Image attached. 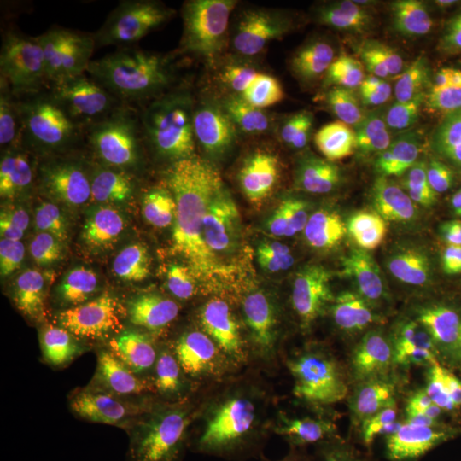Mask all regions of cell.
I'll return each mask as SVG.
<instances>
[{
    "label": "cell",
    "instance_id": "5bb4252c",
    "mask_svg": "<svg viewBox=\"0 0 461 461\" xmlns=\"http://www.w3.org/2000/svg\"><path fill=\"white\" fill-rule=\"evenodd\" d=\"M268 383V359L257 344L222 335L194 339L182 357V402L200 407L247 405Z\"/></svg>",
    "mask_w": 461,
    "mask_h": 461
},
{
    "label": "cell",
    "instance_id": "4fadbf2b",
    "mask_svg": "<svg viewBox=\"0 0 461 461\" xmlns=\"http://www.w3.org/2000/svg\"><path fill=\"white\" fill-rule=\"evenodd\" d=\"M68 337L55 301H7L0 323V392L26 400L51 390L66 371Z\"/></svg>",
    "mask_w": 461,
    "mask_h": 461
},
{
    "label": "cell",
    "instance_id": "277c9868",
    "mask_svg": "<svg viewBox=\"0 0 461 461\" xmlns=\"http://www.w3.org/2000/svg\"><path fill=\"white\" fill-rule=\"evenodd\" d=\"M333 363L354 409L346 461H407L417 417L449 376L432 335L388 310L346 325Z\"/></svg>",
    "mask_w": 461,
    "mask_h": 461
},
{
    "label": "cell",
    "instance_id": "d6986e66",
    "mask_svg": "<svg viewBox=\"0 0 461 461\" xmlns=\"http://www.w3.org/2000/svg\"><path fill=\"white\" fill-rule=\"evenodd\" d=\"M68 446L79 461H135L131 432L110 407L87 403L70 419Z\"/></svg>",
    "mask_w": 461,
    "mask_h": 461
},
{
    "label": "cell",
    "instance_id": "8fae6325",
    "mask_svg": "<svg viewBox=\"0 0 461 461\" xmlns=\"http://www.w3.org/2000/svg\"><path fill=\"white\" fill-rule=\"evenodd\" d=\"M77 350L86 386L110 402L156 413L182 400V357L156 321L95 314Z\"/></svg>",
    "mask_w": 461,
    "mask_h": 461
},
{
    "label": "cell",
    "instance_id": "52a82bcc",
    "mask_svg": "<svg viewBox=\"0 0 461 461\" xmlns=\"http://www.w3.org/2000/svg\"><path fill=\"white\" fill-rule=\"evenodd\" d=\"M364 103L426 122L451 87L461 0H383L364 17Z\"/></svg>",
    "mask_w": 461,
    "mask_h": 461
},
{
    "label": "cell",
    "instance_id": "5b68a950",
    "mask_svg": "<svg viewBox=\"0 0 461 461\" xmlns=\"http://www.w3.org/2000/svg\"><path fill=\"white\" fill-rule=\"evenodd\" d=\"M175 280L198 320L214 335L257 342L282 321L284 258L279 234L260 211L171 258Z\"/></svg>",
    "mask_w": 461,
    "mask_h": 461
},
{
    "label": "cell",
    "instance_id": "3957f363",
    "mask_svg": "<svg viewBox=\"0 0 461 461\" xmlns=\"http://www.w3.org/2000/svg\"><path fill=\"white\" fill-rule=\"evenodd\" d=\"M36 197V195H34ZM45 241V296L86 313L135 303L171 260L148 243L93 180L36 197Z\"/></svg>",
    "mask_w": 461,
    "mask_h": 461
},
{
    "label": "cell",
    "instance_id": "e0dca14e",
    "mask_svg": "<svg viewBox=\"0 0 461 461\" xmlns=\"http://www.w3.org/2000/svg\"><path fill=\"white\" fill-rule=\"evenodd\" d=\"M407 461H461V390L451 376L419 413L407 443Z\"/></svg>",
    "mask_w": 461,
    "mask_h": 461
},
{
    "label": "cell",
    "instance_id": "6da1fadb",
    "mask_svg": "<svg viewBox=\"0 0 461 461\" xmlns=\"http://www.w3.org/2000/svg\"><path fill=\"white\" fill-rule=\"evenodd\" d=\"M173 144L251 211L313 197L346 161L337 116L265 93L183 120Z\"/></svg>",
    "mask_w": 461,
    "mask_h": 461
},
{
    "label": "cell",
    "instance_id": "44dd1931",
    "mask_svg": "<svg viewBox=\"0 0 461 461\" xmlns=\"http://www.w3.org/2000/svg\"><path fill=\"white\" fill-rule=\"evenodd\" d=\"M443 211L461 236V188L446 200Z\"/></svg>",
    "mask_w": 461,
    "mask_h": 461
},
{
    "label": "cell",
    "instance_id": "7a4b0ae2",
    "mask_svg": "<svg viewBox=\"0 0 461 461\" xmlns=\"http://www.w3.org/2000/svg\"><path fill=\"white\" fill-rule=\"evenodd\" d=\"M388 217L378 183L356 178L304 200L284 222V268L314 310L346 325L390 310Z\"/></svg>",
    "mask_w": 461,
    "mask_h": 461
},
{
    "label": "cell",
    "instance_id": "ffe728a7",
    "mask_svg": "<svg viewBox=\"0 0 461 461\" xmlns=\"http://www.w3.org/2000/svg\"><path fill=\"white\" fill-rule=\"evenodd\" d=\"M0 436L14 439L17 445L45 461H53L59 449V430L43 413H11L2 422Z\"/></svg>",
    "mask_w": 461,
    "mask_h": 461
},
{
    "label": "cell",
    "instance_id": "2e32d148",
    "mask_svg": "<svg viewBox=\"0 0 461 461\" xmlns=\"http://www.w3.org/2000/svg\"><path fill=\"white\" fill-rule=\"evenodd\" d=\"M354 409L342 383L301 379L285 395V429L293 443L314 456L342 451L350 439Z\"/></svg>",
    "mask_w": 461,
    "mask_h": 461
},
{
    "label": "cell",
    "instance_id": "7c38bea8",
    "mask_svg": "<svg viewBox=\"0 0 461 461\" xmlns=\"http://www.w3.org/2000/svg\"><path fill=\"white\" fill-rule=\"evenodd\" d=\"M386 253L392 284L415 310L445 313L461 299V236L443 207L417 200L390 209Z\"/></svg>",
    "mask_w": 461,
    "mask_h": 461
},
{
    "label": "cell",
    "instance_id": "8992f818",
    "mask_svg": "<svg viewBox=\"0 0 461 461\" xmlns=\"http://www.w3.org/2000/svg\"><path fill=\"white\" fill-rule=\"evenodd\" d=\"M0 152L33 195L67 190L99 173L87 103L74 74L17 59L0 101Z\"/></svg>",
    "mask_w": 461,
    "mask_h": 461
},
{
    "label": "cell",
    "instance_id": "ac0fdd59",
    "mask_svg": "<svg viewBox=\"0 0 461 461\" xmlns=\"http://www.w3.org/2000/svg\"><path fill=\"white\" fill-rule=\"evenodd\" d=\"M251 443L240 422L222 412L192 415L169 441L165 461H249Z\"/></svg>",
    "mask_w": 461,
    "mask_h": 461
},
{
    "label": "cell",
    "instance_id": "9c48e42d",
    "mask_svg": "<svg viewBox=\"0 0 461 461\" xmlns=\"http://www.w3.org/2000/svg\"><path fill=\"white\" fill-rule=\"evenodd\" d=\"M99 173L169 148L192 96L188 68L120 53L76 72Z\"/></svg>",
    "mask_w": 461,
    "mask_h": 461
},
{
    "label": "cell",
    "instance_id": "30bf717a",
    "mask_svg": "<svg viewBox=\"0 0 461 461\" xmlns=\"http://www.w3.org/2000/svg\"><path fill=\"white\" fill-rule=\"evenodd\" d=\"M99 183L140 236L169 260L249 211L169 148L104 169Z\"/></svg>",
    "mask_w": 461,
    "mask_h": 461
},
{
    "label": "cell",
    "instance_id": "9a60e30c",
    "mask_svg": "<svg viewBox=\"0 0 461 461\" xmlns=\"http://www.w3.org/2000/svg\"><path fill=\"white\" fill-rule=\"evenodd\" d=\"M0 291L4 301L45 296V241L36 197L0 152Z\"/></svg>",
    "mask_w": 461,
    "mask_h": 461
},
{
    "label": "cell",
    "instance_id": "ba28073f",
    "mask_svg": "<svg viewBox=\"0 0 461 461\" xmlns=\"http://www.w3.org/2000/svg\"><path fill=\"white\" fill-rule=\"evenodd\" d=\"M346 17L306 0H249L236 7L197 62L188 67L192 95L262 93L303 62L337 43Z\"/></svg>",
    "mask_w": 461,
    "mask_h": 461
}]
</instances>
